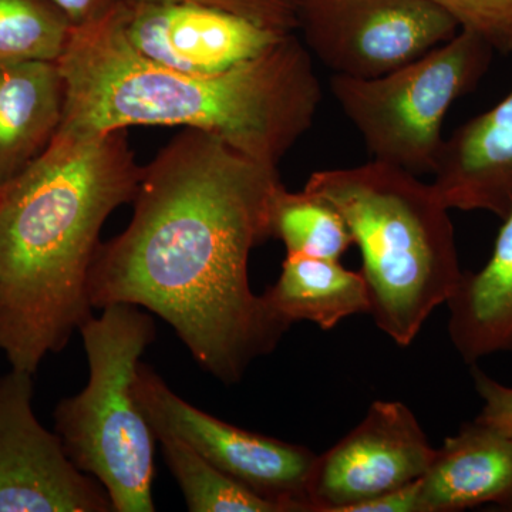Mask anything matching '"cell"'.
Here are the masks:
<instances>
[{"instance_id":"1","label":"cell","mask_w":512,"mask_h":512,"mask_svg":"<svg viewBox=\"0 0 512 512\" xmlns=\"http://www.w3.org/2000/svg\"><path fill=\"white\" fill-rule=\"evenodd\" d=\"M278 167L183 128L144 165L134 212L90 266L93 308L156 313L215 379L237 384L291 325L249 285V256L271 238Z\"/></svg>"},{"instance_id":"2","label":"cell","mask_w":512,"mask_h":512,"mask_svg":"<svg viewBox=\"0 0 512 512\" xmlns=\"http://www.w3.org/2000/svg\"><path fill=\"white\" fill-rule=\"evenodd\" d=\"M57 64L66 86L62 133L197 128L272 167L311 130L323 97L312 55L296 33L224 72L181 73L138 56L117 9L74 26Z\"/></svg>"},{"instance_id":"3","label":"cell","mask_w":512,"mask_h":512,"mask_svg":"<svg viewBox=\"0 0 512 512\" xmlns=\"http://www.w3.org/2000/svg\"><path fill=\"white\" fill-rule=\"evenodd\" d=\"M143 167L127 128L59 133L0 190V352L35 373L92 315L87 282L104 222Z\"/></svg>"},{"instance_id":"4","label":"cell","mask_w":512,"mask_h":512,"mask_svg":"<svg viewBox=\"0 0 512 512\" xmlns=\"http://www.w3.org/2000/svg\"><path fill=\"white\" fill-rule=\"evenodd\" d=\"M303 191L342 215L362 252L370 315L396 345L409 348L464 275L450 208L437 188L373 160L315 171Z\"/></svg>"},{"instance_id":"5","label":"cell","mask_w":512,"mask_h":512,"mask_svg":"<svg viewBox=\"0 0 512 512\" xmlns=\"http://www.w3.org/2000/svg\"><path fill=\"white\" fill-rule=\"evenodd\" d=\"M89 382L57 404L55 430L74 466L99 481L114 512H153L156 434L137 402L141 356L156 339L153 316L116 303L80 326Z\"/></svg>"},{"instance_id":"6","label":"cell","mask_w":512,"mask_h":512,"mask_svg":"<svg viewBox=\"0 0 512 512\" xmlns=\"http://www.w3.org/2000/svg\"><path fill=\"white\" fill-rule=\"evenodd\" d=\"M493 53L480 37L460 30L444 45L376 79L333 74L330 90L370 156L416 175L434 174L448 110L477 86Z\"/></svg>"},{"instance_id":"7","label":"cell","mask_w":512,"mask_h":512,"mask_svg":"<svg viewBox=\"0 0 512 512\" xmlns=\"http://www.w3.org/2000/svg\"><path fill=\"white\" fill-rule=\"evenodd\" d=\"M296 30L333 74L376 79L444 45L460 26L434 0H299Z\"/></svg>"},{"instance_id":"8","label":"cell","mask_w":512,"mask_h":512,"mask_svg":"<svg viewBox=\"0 0 512 512\" xmlns=\"http://www.w3.org/2000/svg\"><path fill=\"white\" fill-rule=\"evenodd\" d=\"M137 402L153 429L171 431L201 457L284 512H309L316 456L309 448L241 429L198 409L141 362Z\"/></svg>"},{"instance_id":"9","label":"cell","mask_w":512,"mask_h":512,"mask_svg":"<svg viewBox=\"0 0 512 512\" xmlns=\"http://www.w3.org/2000/svg\"><path fill=\"white\" fill-rule=\"evenodd\" d=\"M33 396V373L0 375V512L114 511L103 485L37 420Z\"/></svg>"},{"instance_id":"10","label":"cell","mask_w":512,"mask_h":512,"mask_svg":"<svg viewBox=\"0 0 512 512\" xmlns=\"http://www.w3.org/2000/svg\"><path fill=\"white\" fill-rule=\"evenodd\" d=\"M436 456L412 410L377 400L365 419L316 458L309 512L350 508L419 480Z\"/></svg>"},{"instance_id":"11","label":"cell","mask_w":512,"mask_h":512,"mask_svg":"<svg viewBox=\"0 0 512 512\" xmlns=\"http://www.w3.org/2000/svg\"><path fill=\"white\" fill-rule=\"evenodd\" d=\"M121 32L148 62L190 74H215L264 55L282 37L222 10L191 3L124 0Z\"/></svg>"},{"instance_id":"12","label":"cell","mask_w":512,"mask_h":512,"mask_svg":"<svg viewBox=\"0 0 512 512\" xmlns=\"http://www.w3.org/2000/svg\"><path fill=\"white\" fill-rule=\"evenodd\" d=\"M434 187L450 210H512V90L444 141Z\"/></svg>"},{"instance_id":"13","label":"cell","mask_w":512,"mask_h":512,"mask_svg":"<svg viewBox=\"0 0 512 512\" xmlns=\"http://www.w3.org/2000/svg\"><path fill=\"white\" fill-rule=\"evenodd\" d=\"M512 507V439L474 420L436 448L421 477V512Z\"/></svg>"},{"instance_id":"14","label":"cell","mask_w":512,"mask_h":512,"mask_svg":"<svg viewBox=\"0 0 512 512\" xmlns=\"http://www.w3.org/2000/svg\"><path fill=\"white\" fill-rule=\"evenodd\" d=\"M66 86L57 62L0 66V190L55 140Z\"/></svg>"},{"instance_id":"15","label":"cell","mask_w":512,"mask_h":512,"mask_svg":"<svg viewBox=\"0 0 512 512\" xmlns=\"http://www.w3.org/2000/svg\"><path fill=\"white\" fill-rule=\"evenodd\" d=\"M503 221L487 264L464 272L447 302L448 333L467 363L512 352V210Z\"/></svg>"},{"instance_id":"16","label":"cell","mask_w":512,"mask_h":512,"mask_svg":"<svg viewBox=\"0 0 512 512\" xmlns=\"http://www.w3.org/2000/svg\"><path fill=\"white\" fill-rule=\"evenodd\" d=\"M264 298L288 325L308 320L323 330L336 328L349 316L370 315L372 309L362 272L299 254H286L281 275Z\"/></svg>"},{"instance_id":"17","label":"cell","mask_w":512,"mask_h":512,"mask_svg":"<svg viewBox=\"0 0 512 512\" xmlns=\"http://www.w3.org/2000/svg\"><path fill=\"white\" fill-rule=\"evenodd\" d=\"M165 464L170 468L192 512H284L274 501L249 490L201 457L171 431L153 429Z\"/></svg>"},{"instance_id":"18","label":"cell","mask_w":512,"mask_h":512,"mask_svg":"<svg viewBox=\"0 0 512 512\" xmlns=\"http://www.w3.org/2000/svg\"><path fill=\"white\" fill-rule=\"evenodd\" d=\"M271 235L281 239L286 254L340 261L353 237L348 225L329 202L309 192H291L285 185L276 194Z\"/></svg>"},{"instance_id":"19","label":"cell","mask_w":512,"mask_h":512,"mask_svg":"<svg viewBox=\"0 0 512 512\" xmlns=\"http://www.w3.org/2000/svg\"><path fill=\"white\" fill-rule=\"evenodd\" d=\"M73 28L52 0H0V66L57 62Z\"/></svg>"},{"instance_id":"20","label":"cell","mask_w":512,"mask_h":512,"mask_svg":"<svg viewBox=\"0 0 512 512\" xmlns=\"http://www.w3.org/2000/svg\"><path fill=\"white\" fill-rule=\"evenodd\" d=\"M460 30L484 40L494 52H512V0H434Z\"/></svg>"},{"instance_id":"21","label":"cell","mask_w":512,"mask_h":512,"mask_svg":"<svg viewBox=\"0 0 512 512\" xmlns=\"http://www.w3.org/2000/svg\"><path fill=\"white\" fill-rule=\"evenodd\" d=\"M222 10L279 35L296 33L299 0H160Z\"/></svg>"},{"instance_id":"22","label":"cell","mask_w":512,"mask_h":512,"mask_svg":"<svg viewBox=\"0 0 512 512\" xmlns=\"http://www.w3.org/2000/svg\"><path fill=\"white\" fill-rule=\"evenodd\" d=\"M473 377L484 402L476 420L512 439V387L498 383L480 369L473 370Z\"/></svg>"},{"instance_id":"23","label":"cell","mask_w":512,"mask_h":512,"mask_svg":"<svg viewBox=\"0 0 512 512\" xmlns=\"http://www.w3.org/2000/svg\"><path fill=\"white\" fill-rule=\"evenodd\" d=\"M421 478L350 508L349 512H421Z\"/></svg>"},{"instance_id":"24","label":"cell","mask_w":512,"mask_h":512,"mask_svg":"<svg viewBox=\"0 0 512 512\" xmlns=\"http://www.w3.org/2000/svg\"><path fill=\"white\" fill-rule=\"evenodd\" d=\"M64 10L74 26L87 25L106 18L119 8L124 0H52Z\"/></svg>"}]
</instances>
